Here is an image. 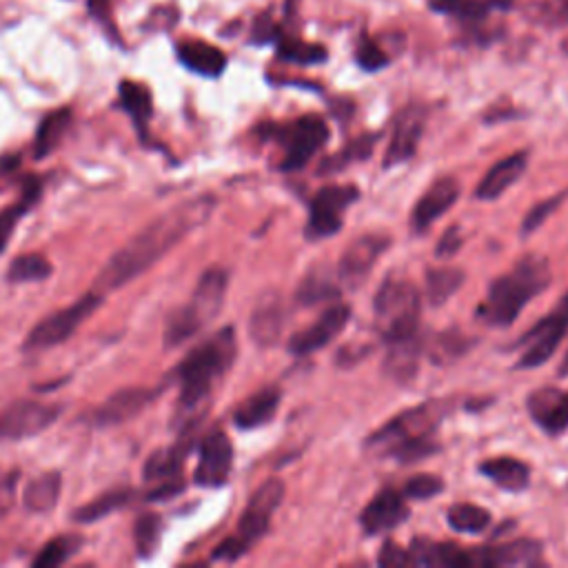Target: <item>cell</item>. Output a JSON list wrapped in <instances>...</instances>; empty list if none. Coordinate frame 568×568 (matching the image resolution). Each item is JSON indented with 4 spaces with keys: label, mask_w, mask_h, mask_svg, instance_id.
<instances>
[{
    "label": "cell",
    "mask_w": 568,
    "mask_h": 568,
    "mask_svg": "<svg viewBox=\"0 0 568 568\" xmlns=\"http://www.w3.org/2000/svg\"><path fill=\"white\" fill-rule=\"evenodd\" d=\"M213 206L215 200L211 195H197L151 220L104 262L91 291L104 295L126 286L131 280L149 271L173 246H178L189 233L202 226L211 217Z\"/></svg>",
    "instance_id": "cell-1"
},
{
    "label": "cell",
    "mask_w": 568,
    "mask_h": 568,
    "mask_svg": "<svg viewBox=\"0 0 568 568\" xmlns=\"http://www.w3.org/2000/svg\"><path fill=\"white\" fill-rule=\"evenodd\" d=\"M237 342L235 331L231 326L220 328L195 346L175 368L180 382V399H178V419H186L189 428L197 424L200 413L204 410L213 384L231 368L235 362Z\"/></svg>",
    "instance_id": "cell-2"
},
{
    "label": "cell",
    "mask_w": 568,
    "mask_h": 568,
    "mask_svg": "<svg viewBox=\"0 0 568 568\" xmlns=\"http://www.w3.org/2000/svg\"><path fill=\"white\" fill-rule=\"evenodd\" d=\"M446 410L448 406L444 402H426L413 406L382 424L366 439V446L377 450L379 455L395 457L404 464L417 462L437 450V442L433 439V435Z\"/></svg>",
    "instance_id": "cell-3"
},
{
    "label": "cell",
    "mask_w": 568,
    "mask_h": 568,
    "mask_svg": "<svg viewBox=\"0 0 568 568\" xmlns=\"http://www.w3.org/2000/svg\"><path fill=\"white\" fill-rule=\"evenodd\" d=\"M550 284V266L541 255L521 257L508 273L499 275L479 306V317L490 326H510L521 308L546 291Z\"/></svg>",
    "instance_id": "cell-4"
},
{
    "label": "cell",
    "mask_w": 568,
    "mask_h": 568,
    "mask_svg": "<svg viewBox=\"0 0 568 568\" xmlns=\"http://www.w3.org/2000/svg\"><path fill=\"white\" fill-rule=\"evenodd\" d=\"M226 288H229L226 268L222 266L206 268L200 275L191 300L171 313L164 328V344L178 346L191 339L193 335H197L211 320H215L224 306Z\"/></svg>",
    "instance_id": "cell-5"
},
{
    "label": "cell",
    "mask_w": 568,
    "mask_h": 568,
    "mask_svg": "<svg viewBox=\"0 0 568 568\" xmlns=\"http://www.w3.org/2000/svg\"><path fill=\"white\" fill-rule=\"evenodd\" d=\"M373 320L388 344L415 335L419 331V293L413 282L388 277L375 293Z\"/></svg>",
    "instance_id": "cell-6"
},
{
    "label": "cell",
    "mask_w": 568,
    "mask_h": 568,
    "mask_svg": "<svg viewBox=\"0 0 568 568\" xmlns=\"http://www.w3.org/2000/svg\"><path fill=\"white\" fill-rule=\"evenodd\" d=\"M271 133L284 149L280 169L295 171V169H302L326 144L328 124L322 115L308 113L284 126H273Z\"/></svg>",
    "instance_id": "cell-7"
},
{
    "label": "cell",
    "mask_w": 568,
    "mask_h": 568,
    "mask_svg": "<svg viewBox=\"0 0 568 568\" xmlns=\"http://www.w3.org/2000/svg\"><path fill=\"white\" fill-rule=\"evenodd\" d=\"M102 297L100 293L95 291H89L84 293L82 297H78L75 302H71L69 306L47 315L42 322H38L27 339H24V348L29 351H42V348H51V346H58L62 344L64 339H69L84 320H89L95 308L102 304Z\"/></svg>",
    "instance_id": "cell-8"
},
{
    "label": "cell",
    "mask_w": 568,
    "mask_h": 568,
    "mask_svg": "<svg viewBox=\"0 0 568 568\" xmlns=\"http://www.w3.org/2000/svg\"><path fill=\"white\" fill-rule=\"evenodd\" d=\"M359 200L355 184H326L315 191L308 204L306 235L311 240L335 235L344 224V213Z\"/></svg>",
    "instance_id": "cell-9"
},
{
    "label": "cell",
    "mask_w": 568,
    "mask_h": 568,
    "mask_svg": "<svg viewBox=\"0 0 568 568\" xmlns=\"http://www.w3.org/2000/svg\"><path fill=\"white\" fill-rule=\"evenodd\" d=\"M60 415L53 404L18 399L0 410V442H20L47 430Z\"/></svg>",
    "instance_id": "cell-10"
},
{
    "label": "cell",
    "mask_w": 568,
    "mask_h": 568,
    "mask_svg": "<svg viewBox=\"0 0 568 568\" xmlns=\"http://www.w3.org/2000/svg\"><path fill=\"white\" fill-rule=\"evenodd\" d=\"M568 333V304H559L557 311L537 322L521 339L524 351L517 359V368H535L550 359L564 335Z\"/></svg>",
    "instance_id": "cell-11"
},
{
    "label": "cell",
    "mask_w": 568,
    "mask_h": 568,
    "mask_svg": "<svg viewBox=\"0 0 568 568\" xmlns=\"http://www.w3.org/2000/svg\"><path fill=\"white\" fill-rule=\"evenodd\" d=\"M284 499V484L282 479H266L248 499L240 524H237V539L242 541V546L248 550L255 541H260L271 524V515L275 513V508L282 504Z\"/></svg>",
    "instance_id": "cell-12"
},
{
    "label": "cell",
    "mask_w": 568,
    "mask_h": 568,
    "mask_svg": "<svg viewBox=\"0 0 568 568\" xmlns=\"http://www.w3.org/2000/svg\"><path fill=\"white\" fill-rule=\"evenodd\" d=\"M348 320H351V308L346 304H342V302L331 304L313 324L297 331L288 339V353L302 357V355H311V353L324 348L328 342H333L344 331Z\"/></svg>",
    "instance_id": "cell-13"
},
{
    "label": "cell",
    "mask_w": 568,
    "mask_h": 568,
    "mask_svg": "<svg viewBox=\"0 0 568 568\" xmlns=\"http://www.w3.org/2000/svg\"><path fill=\"white\" fill-rule=\"evenodd\" d=\"M388 244H390V240L382 233H368V235H362L355 242H351V246L342 253V257L337 262L335 273H337L339 284H346L351 288L362 284Z\"/></svg>",
    "instance_id": "cell-14"
},
{
    "label": "cell",
    "mask_w": 568,
    "mask_h": 568,
    "mask_svg": "<svg viewBox=\"0 0 568 568\" xmlns=\"http://www.w3.org/2000/svg\"><path fill=\"white\" fill-rule=\"evenodd\" d=\"M233 466V446L226 433L213 430L204 437L200 448V462L195 468V484L204 488H215L226 484Z\"/></svg>",
    "instance_id": "cell-15"
},
{
    "label": "cell",
    "mask_w": 568,
    "mask_h": 568,
    "mask_svg": "<svg viewBox=\"0 0 568 568\" xmlns=\"http://www.w3.org/2000/svg\"><path fill=\"white\" fill-rule=\"evenodd\" d=\"M459 197V182L453 175H444L435 180L422 197L415 202L410 211V229L422 233L426 231L435 220H439Z\"/></svg>",
    "instance_id": "cell-16"
},
{
    "label": "cell",
    "mask_w": 568,
    "mask_h": 568,
    "mask_svg": "<svg viewBox=\"0 0 568 568\" xmlns=\"http://www.w3.org/2000/svg\"><path fill=\"white\" fill-rule=\"evenodd\" d=\"M408 517V506L404 493L395 488H382L362 510L359 524L368 535L393 530L395 526L404 524Z\"/></svg>",
    "instance_id": "cell-17"
},
{
    "label": "cell",
    "mask_w": 568,
    "mask_h": 568,
    "mask_svg": "<svg viewBox=\"0 0 568 568\" xmlns=\"http://www.w3.org/2000/svg\"><path fill=\"white\" fill-rule=\"evenodd\" d=\"M424 122H426V111L422 106H408L399 113L390 142L384 153V166L408 162L415 155L422 131H424Z\"/></svg>",
    "instance_id": "cell-18"
},
{
    "label": "cell",
    "mask_w": 568,
    "mask_h": 568,
    "mask_svg": "<svg viewBox=\"0 0 568 568\" xmlns=\"http://www.w3.org/2000/svg\"><path fill=\"white\" fill-rule=\"evenodd\" d=\"M532 422L548 435H561L568 428V390L537 388L526 397Z\"/></svg>",
    "instance_id": "cell-19"
},
{
    "label": "cell",
    "mask_w": 568,
    "mask_h": 568,
    "mask_svg": "<svg viewBox=\"0 0 568 568\" xmlns=\"http://www.w3.org/2000/svg\"><path fill=\"white\" fill-rule=\"evenodd\" d=\"M473 566H537L541 561V544L535 539H513L499 546L470 548Z\"/></svg>",
    "instance_id": "cell-20"
},
{
    "label": "cell",
    "mask_w": 568,
    "mask_h": 568,
    "mask_svg": "<svg viewBox=\"0 0 568 568\" xmlns=\"http://www.w3.org/2000/svg\"><path fill=\"white\" fill-rule=\"evenodd\" d=\"M284 326V304L280 293H264L251 311L248 335L257 346H273L280 339Z\"/></svg>",
    "instance_id": "cell-21"
},
{
    "label": "cell",
    "mask_w": 568,
    "mask_h": 568,
    "mask_svg": "<svg viewBox=\"0 0 568 568\" xmlns=\"http://www.w3.org/2000/svg\"><path fill=\"white\" fill-rule=\"evenodd\" d=\"M153 397L155 393L151 388H122L98 408L95 422L98 426H118L122 422H129L140 415Z\"/></svg>",
    "instance_id": "cell-22"
},
{
    "label": "cell",
    "mask_w": 568,
    "mask_h": 568,
    "mask_svg": "<svg viewBox=\"0 0 568 568\" xmlns=\"http://www.w3.org/2000/svg\"><path fill=\"white\" fill-rule=\"evenodd\" d=\"M526 166H528L526 151H517L513 155L501 158L497 164L490 166V171H486V175L477 184L475 189L477 200H497L506 189H510L521 178Z\"/></svg>",
    "instance_id": "cell-23"
},
{
    "label": "cell",
    "mask_w": 568,
    "mask_h": 568,
    "mask_svg": "<svg viewBox=\"0 0 568 568\" xmlns=\"http://www.w3.org/2000/svg\"><path fill=\"white\" fill-rule=\"evenodd\" d=\"M282 402V393L275 386H266L257 393H253L251 397H246L233 415V422L237 428H257L266 422H271L280 408Z\"/></svg>",
    "instance_id": "cell-24"
},
{
    "label": "cell",
    "mask_w": 568,
    "mask_h": 568,
    "mask_svg": "<svg viewBox=\"0 0 568 568\" xmlns=\"http://www.w3.org/2000/svg\"><path fill=\"white\" fill-rule=\"evenodd\" d=\"M178 60L193 73L204 78H217L226 69V55L222 49L202 42V40H189L178 47Z\"/></svg>",
    "instance_id": "cell-25"
},
{
    "label": "cell",
    "mask_w": 568,
    "mask_h": 568,
    "mask_svg": "<svg viewBox=\"0 0 568 568\" xmlns=\"http://www.w3.org/2000/svg\"><path fill=\"white\" fill-rule=\"evenodd\" d=\"M479 473L504 490H524L530 479V468L526 462L515 457H493L479 464Z\"/></svg>",
    "instance_id": "cell-26"
},
{
    "label": "cell",
    "mask_w": 568,
    "mask_h": 568,
    "mask_svg": "<svg viewBox=\"0 0 568 568\" xmlns=\"http://www.w3.org/2000/svg\"><path fill=\"white\" fill-rule=\"evenodd\" d=\"M60 490H62V479L60 473L49 470L42 473L38 477H33L24 490H22V504L29 513H49L55 508L58 499H60Z\"/></svg>",
    "instance_id": "cell-27"
},
{
    "label": "cell",
    "mask_w": 568,
    "mask_h": 568,
    "mask_svg": "<svg viewBox=\"0 0 568 568\" xmlns=\"http://www.w3.org/2000/svg\"><path fill=\"white\" fill-rule=\"evenodd\" d=\"M189 442H175L173 446L158 448L149 455L144 464V479L149 481H164L180 475L184 457L189 455Z\"/></svg>",
    "instance_id": "cell-28"
},
{
    "label": "cell",
    "mask_w": 568,
    "mask_h": 568,
    "mask_svg": "<svg viewBox=\"0 0 568 568\" xmlns=\"http://www.w3.org/2000/svg\"><path fill=\"white\" fill-rule=\"evenodd\" d=\"M419 353H422V342H419V333L390 342V351L386 357V373L393 375L395 379L404 382L410 375H415L417 362H419Z\"/></svg>",
    "instance_id": "cell-29"
},
{
    "label": "cell",
    "mask_w": 568,
    "mask_h": 568,
    "mask_svg": "<svg viewBox=\"0 0 568 568\" xmlns=\"http://www.w3.org/2000/svg\"><path fill=\"white\" fill-rule=\"evenodd\" d=\"M464 284V271L457 266H437L426 271V297L433 306H442Z\"/></svg>",
    "instance_id": "cell-30"
},
{
    "label": "cell",
    "mask_w": 568,
    "mask_h": 568,
    "mask_svg": "<svg viewBox=\"0 0 568 568\" xmlns=\"http://www.w3.org/2000/svg\"><path fill=\"white\" fill-rule=\"evenodd\" d=\"M275 47H277V58L286 60V62H293V64H320L328 55L322 44L304 42V40L286 33L284 29L277 36Z\"/></svg>",
    "instance_id": "cell-31"
},
{
    "label": "cell",
    "mask_w": 568,
    "mask_h": 568,
    "mask_svg": "<svg viewBox=\"0 0 568 568\" xmlns=\"http://www.w3.org/2000/svg\"><path fill=\"white\" fill-rule=\"evenodd\" d=\"M337 295H339V284L333 280V275L328 271L315 266L300 282L295 297L300 304L308 306V304H317V302H328Z\"/></svg>",
    "instance_id": "cell-32"
},
{
    "label": "cell",
    "mask_w": 568,
    "mask_h": 568,
    "mask_svg": "<svg viewBox=\"0 0 568 568\" xmlns=\"http://www.w3.org/2000/svg\"><path fill=\"white\" fill-rule=\"evenodd\" d=\"M69 124H71V109H58V111L49 113L40 122L38 133H36V146H33L36 158L49 155L58 146V142L62 140Z\"/></svg>",
    "instance_id": "cell-33"
},
{
    "label": "cell",
    "mask_w": 568,
    "mask_h": 568,
    "mask_svg": "<svg viewBox=\"0 0 568 568\" xmlns=\"http://www.w3.org/2000/svg\"><path fill=\"white\" fill-rule=\"evenodd\" d=\"M118 95H120V104L122 109L135 120V122H146L151 118L153 111V102H151V93L144 84L133 82V80H122L118 87Z\"/></svg>",
    "instance_id": "cell-34"
},
{
    "label": "cell",
    "mask_w": 568,
    "mask_h": 568,
    "mask_svg": "<svg viewBox=\"0 0 568 568\" xmlns=\"http://www.w3.org/2000/svg\"><path fill=\"white\" fill-rule=\"evenodd\" d=\"M131 499V490L129 488H115V490H109L104 495H100L98 499L80 506L75 513H73V519L80 521V524H91V521H98L106 515H111L113 510L122 508L126 501Z\"/></svg>",
    "instance_id": "cell-35"
},
{
    "label": "cell",
    "mask_w": 568,
    "mask_h": 568,
    "mask_svg": "<svg viewBox=\"0 0 568 568\" xmlns=\"http://www.w3.org/2000/svg\"><path fill=\"white\" fill-rule=\"evenodd\" d=\"M377 142V135L375 133H364L355 140H351L342 151L333 153L331 158H326L320 166V173H335V171H342L344 166H348L351 162L355 160H366L371 153H373V146Z\"/></svg>",
    "instance_id": "cell-36"
},
{
    "label": "cell",
    "mask_w": 568,
    "mask_h": 568,
    "mask_svg": "<svg viewBox=\"0 0 568 568\" xmlns=\"http://www.w3.org/2000/svg\"><path fill=\"white\" fill-rule=\"evenodd\" d=\"M38 193H40V186L36 180H29L24 184V191H22V200L7 206L4 211H0V253L7 248L11 235H13V229L16 224L20 222V217L24 215V211L38 200Z\"/></svg>",
    "instance_id": "cell-37"
},
{
    "label": "cell",
    "mask_w": 568,
    "mask_h": 568,
    "mask_svg": "<svg viewBox=\"0 0 568 568\" xmlns=\"http://www.w3.org/2000/svg\"><path fill=\"white\" fill-rule=\"evenodd\" d=\"M490 524V513L477 504H455L448 508V526L459 532H481Z\"/></svg>",
    "instance_id": "cell-38"
},
{
    "label": "cell",
    "mask_w": 568,
    "mask_h": 568,
    "mask_svg": "<svg viewBox=\"0 0 568 568\" xmlns=\"http://www.w3.org/2000/svg\"><path fill=\"white\" fill-rule=\"evenodd\" d=\"M51 275V264L42 257V255H36V253H27V255H20L11 262L9 266V282H42Z\"/></svg>",
    "instance_id": "cell-39"
},
{
    "label": "cell",
    "mask_w": 568,
    "mask_h": 568,
    "mask_svg": "<svg viewBox=\"0 0 568 568\" xmlns=\"http://www.w3.org/2000/svg\"><path fill=\"white\" fill-rule=\"evenodd\" d=\"M428 7L437 13L453 16L459 20H470V22L486 18V13L490 11L481 0H428Z\"/></svg>",
    "instance_id": "cell-40"
},
{
    "label": "cell",
    "mask_w": 568,
    "mask_h": 568,
    "mask_svg": "<svg viewBox=\"0 0 568 568\" xmlns=\"http://www.w3.org/2000/svg\"><path fill=\"white\" fill-rule=\"evenodd\" d=\"M78 548V539L73 537H58V539H51L42 550L40 555L33 559V566L36 568H55L60 564H64Z\"/></svg>",
    "instance_id": "cell-41"
},
{
    "label": "cell",
    "mask_w": 568,
    "mask_h": 568,
    "mask_svg": "<svg viewBox=\"0 0 568 568\" xmlns=\"http://www.w3.org/2000/svg\"><path fill=\"white\" fill-rule=\"evenodd\" d=\"M566 197H568V191H561V193H555V195H550V197L537 202V204L526 213V217H524V222H521V233H524V235L535 233V231L564 204Z\"/></svg>",
    "instance_id": "cell-42"
},
{
    "label": "cell",
    "mask_w": 568,
    "mask_h": 568,
    "mask_svg": "<svg viewBox=\"0 0 568 568\" xmlns=\"http://www.w3.org/2000/svg\"><path fill=\"white\" fill-rule=\"evenodd\" d=\"M135 546H138V552L140 555H151L158 539H160V517L153 515V513H146L142 515L138 521H135Z\"/></svg>",
    "instance_id": "cell-43"
},
{
    "label": "cell",
    "mask_w": 568,
    "mask_h": 568,
    "mask_svg": "<svg viewBox=\"0 0 568 568\" xmlns=\"http://www.w3.org/2000/svg\"><path fill=\"white\" fill-rule=\"evenodd\" d=\"M355 60L359 64V69L373 73V71H379L388 64V55L384 53V49L368 36H362L359 38V44H357V51H355Z\"/></svg>",
    "instance_id": "cell-44"
},
{
    "label": "cell",
    "mask_w": 568,
    "mask_h": 568,
    "mask_svg": "<svg viewBox=\"0 0 568 568\" xmlns=\"http://www.w3.org/2000/svg\"><path fill=\"white\" fill-rule=\"evenodd\" d=\"M444 490V481L437 475L430 473H419L413 475L406 484H404V495L413 497V499H428L437 493Z\"/></svg>",
    "instance_id": "cell-45"
},
{
    "label": "cell",
    "mask_w": 568,
    "mask_h": 568,
    "mask_svg": "<svg viewBox=\"0 0 568 568\" xmlns=\"http://www.w3.org/2000/svg\"><path fill=\"white\" fill-rule=\"evenodd\" d=\"M408 550V559H410V566H437V544L426 539V537H419V539H413L410 548Z\"/></svg>",
    "instance_id": "cell-46"
},
{
    "label": "cell",
    "mask_w": 568,
    "mask_h": 568,
    "mask_svg": "<svg viewBox=\"0 0 568 568\" xmlns=\"http://www.w3.org/2000/svg\"><path fill=\"white\" fill-rule=\"evenodd\" d=\"M282 27L275 24L271 13H260L251 27V44H268L275 42Z\"/></svg>",
    "instance_id": "cell-47"
},
{
    "label": "cell",
    "mask_w": 568,
    "mask_h": 568,
    "mask_svg": "<svg viewBox=\"0 0 568 568\" xmlns=\"http://www.w3.org/2000/svg\"><path fill=\"white\" fill-rule=\"evenodd\" d=\"M379 566L384 568H399V566H410V559H408V550L397 546L393 539L384 541L382 550H379V557H377Z\"/></svg>",
    "instance_id": "cell-48"
},
{
    "label": "cell",
    "mask_w": 568,
    "mask_h": 568,
    "mask_svg": "<svg viewBox=\"0 0 568 568\" xmlns=\"http://www.w3.org/2000/svg\"><path fill=\"white\" fill-rule=\"evenodd\" d=\"M462 242H464L462 229H459V226H448V229L442 233L439 242H437L435 255H437V257H450V255H455V253L462 248Z\"/></svg>",
    "instance_id": "cell-49"
},
{
    "label": "cell",
    "mask_w": 568,
    "mask_h": 568,
    "mask_svg": "<svg viewBox=\"0 0 568 568\" xmlns=\"http://www.w3.org/2000/svg\"><path fill=\"white\" fill-rule=\"evenodd\" d=\"M246 552V548L242 546V541L233 535V537H226L215 550H213V559H222V561H235L240 559L242 555Z\"/></svg>",
    "instance_id": "cell-50"
},
{
    "label": "cell",
    "mask_w": 568,
    "mask_h": 568,
    "mask_svg": "<svg viewBox=\"0 0 568 568\" xmlns=\"http://www.w3.org/2000/svg\"><path fill=\"white\" fill-rule=\"evenodd\" d=\"M16 473L0 479V515H4L16 501Z\"/></svg>",
    "instance_id": "cell-51"
},
{
    "label": "cell",
    "mask_w": 568,
    "mask_h": 568,
    "mask_svg": "<svg viewBox=\"0 0 568 568\" xmlns=\"http://www.w3.org/2000/svg\"><path fill=\"white\" fill-rule=\"evenodd\" d=\"M182 488H184V484L180 481V477H173V479H164V481H160V486H158V488H153V490L146 495V499H149V501L169 499V497L178 495Z\"/></svg>",
    "instance_id": "cell-52"
},
{
    "label": "cell",
    "mask_w": 568,
    "mask_h": 568,
    "mask_svg": "<svg viewBox=\"0 0 568 568\" xmlns=\"http://www.w3.org/2000/svg\"><path fill=\"white\" fill-rule=\"evenodd\" d=\"M87 11H89V16L95 18L98 22L106 24L109 11H111V0H87Z\"/></svg>",
    "instance_id": "cell-53"
},
{
    "label": "cell",
    "mask_w": 568,
    "mask_h": 568,
    "mask_svg": "<svg viewBox=\"0 0 568 568\" xmlns=\"http://www.w3.org/2000/svg\"><path fill=\"white\" fill-rule=\"evenodd\" d=\"M552 22H557V24H568V0H557Z\"/></svg>",
    "instance_id": "cell-54"
},
{
    "label": "cell",
    "mask_w": 568,
    "mask_h": 568,
    "mask_svg": "<svg viewBox=\"0 0 568 568\" xmlns=\"http://www.w3.org/2000/svg\"><path fill=\"white\" fill-rule=\"evenodd\" d=\"M488 9H508L515 0H481Z\"/></svg>",
    "instance_id": "cell-55"
},
{
    "label": "cell",
    "mask_w": 568,
    "mask_h": 568,
    "mask_svg": "<svg viewBox=\"0 0 568 568\" xmlns=\"http://www.w3.org/2000/svg\"><path fill=\"white\" fill-rule=\"evenodd\" d=\"M559 375H561V377H568V351H566V355H564V359H561V364H559Z\"/></svg>",
    "instance_id": "cell-56"
},
{
    "label": "cell",
    "mask_w": 568,
    "mask_h": 568,
    "mask_svg": "<svg viewBox=\"0 0 568 568\" xmlns=\"http://www.w3.org/2000/svg\"><path fill=\"white\" fill-rule=\"evenodd\" d=\"M561 51L568 55V38H564V40H561Z\"/></svg>",
    "instance_id": "cell-57"
}]
</instances>
